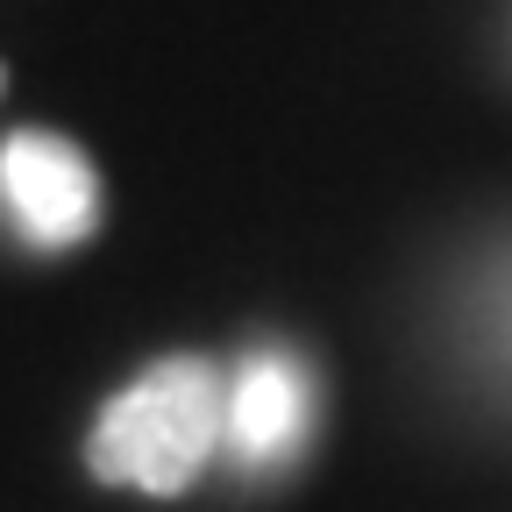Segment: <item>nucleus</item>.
I'll list each match as a JSON object with an SVG mask.
<instances>
[{
    "label": "nucleus",
    "mask_w": 512,
    "mask_h": 512,
    "mask_svg": "<svg viewBox=\"0 0 512 512\" xmlns=\"http://www.w3.org/2000/svg\"><path fill=\"white\" fill-rule=\"evenodd\" d=\"M0 207L36 249H79L100 235V171L64 136H8L0 143Z\"/></svg>",
    "instance_id": "nucleus-2"
},
{
    "label": "nucleus",
    "mask_w": 512,
    "mask_h": 512,
    "mask_svg": "<svg viewBox=\"0 0 512 512\" xmlns=\"http://www.w3.org/2000/svg\"><path fill=\"white\" fill-rule=\"evenodd\" d=\"M228 434V384L207 356H164L93 420L86 463L100 484H128L150 498H178L200 484Z\"/></svg>",
    "instance_id": "nucleus-1"
},
{
    "label": "nucleus",
    "mask_w": 512,
    "mask_h": 512,
    "mask_svg": "<svg viewBox=\"0 0 512 512\" xmlns=\"http://www.w3.org/2000/svg\"><path fill=\"white\" fill-rule=\"evenodd\" d=\"M313 427V384L285 349H256L242 377L228 384V441L249 470H271L306 448Z\"/></svg>",
    "instance_id": "nucleus-3"
}]
</instances>
